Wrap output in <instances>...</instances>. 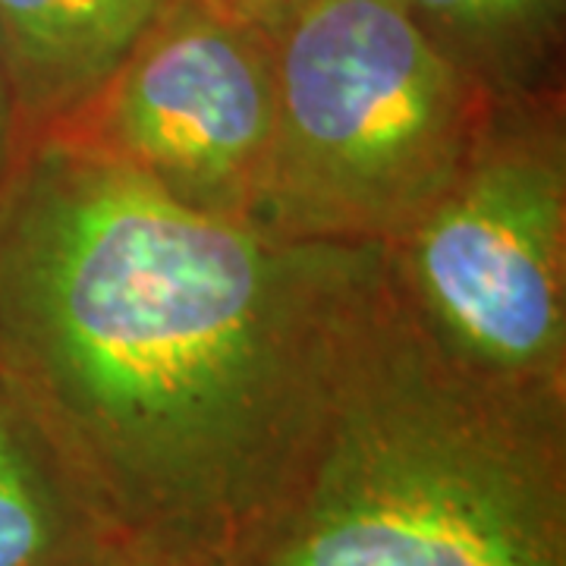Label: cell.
I'll use <instances>...</instances> for the list:
<instances>
[{
  "mask_svg": "<svg viewBox=\"0 0 566 566\" xmlns=\"http://www.w3.org/2000/svg\"><path fill=\"white\" fill-rule=\"evenodd\" d=\"M381 252L202 214L70 129L22 145L0 189V390L117 564H243Z\"/></svg>",
  "mask_w": 566,
  "mask_h": 566,
  "instance_id": "cell-1",
  "label": "cell"
},
{
  "mask_svg": "<svg viewBox=\"0 0 566 566\" xmlns=\"http://www.w3.org/2000/svg\"><path fill=\"white\" fill-rule=\"evenodd\" d=\"M240 566H566V387L504 381L450 353L385 249Z\"/></svg>",
  "mask_w": 566,
  "mask_h": 566,
  "instance_id": "cell-2",
  "label": "cell"
},
{
  "mask_svg": "<svg viewBox=\"0 0 566 566\" xmlns=\"http://www.w3.org/2000/svg\"><path fill=\"white\" fill-rule=\"evenodd\" d=\"M277 123L249 223L394 245L460 174L501 102L400 0H312L274 35Z\"/></svg>",
  "mask_w": 566,
  "mask_h": 566,
  "instance_id": "cell-3",
  "label": "cell"
},
{
  "mask_svg": "<svg viewBox=\"0 0 566 566\" xmlns=\"http://www.w3.org/2000/svg\"><path fill=\"white\" fill-rule=\"evenodd\" d=\"M385 249L450 353L504 381L566 387V151L547 98L501 95L463 170Z\"/></svg>",
  "mask_w": 566,
  "mask_h": 566,
  "instance_id": "cell-4",
  "label": "cell"
},
{
  "mask_svg": "<svg viewBox=\"0 0 566 566\" xmlns=\"http://www.w3.org/2000/svg\"><path fill=\"white\" fill-rule=\"evenodd\" d=\"M277 123L274 35L177 0L70 129L174 202L249 223Z\"/></svg>",
  "mask_w": 566,
  "mask_h": 566,
  "instance_id": "cell-5",
  "label": "cell"
},
{
  "mask_svg": "<svg viewBox=\"0 0 566 566\" xmlns=\"http://www.w3.org/2000/svg\"><path fill=\"white\" fill-rule=\"evenodd\" d=\"M177 0H0V63L22 145L92 104Z\"/></svg>",
  "mask_w": 566,
  "mask_h": 566,
  "instance_id": "cell-6",
  "label": "cell"
},
{
  "mask_svg": "<svg viewBox=\"0 0 566 566\" xmlns=\"http://www.w3.org/2000/svg\"><path fill=\"white\" fill-rule=\"evenodd\" d=\"M0 566H120L57 457L3 390Z\"/></svg>",
  "mask_w": 566,
  "mask_h": 566,
  "instance_id": "cell-7",
  "label": "cell"
},
{
  "mask_svg": "<svg viewBox=\"0 0 566 566\" xmlns=\"http://www.w3.org/2000/svg\"><path fill=\"white\" fill-rule=\"evenodd\" d=\"M453 61L497 95H526L554 48L560 0H400Z\"/></svg>",
  "mask_w": 566,
  "mask_h": 566,
  "instance_id": "cell-8",
  "label": "cell"
},
{
  "mask_svg": "<svg viewBox=\"0 0 566 566\" xmlns=\"http://www.w3.org/2000/svg\"><path fill=\"white\" fill-rule=\"evenodd\" d=\"M214 3L237 13L240 20L264 29L268 35H277L283 25L293 20L303 7H308L312 0H214Z\"/></svg>",
  "mask_w": 566,
  "mask_h": 566,
  "instance_id": "cell-9",
  "label": "cell"
},
{
  "mask_svg": "<svg viewBox=\"0 0 566 566\" xmlns=\"http://www.w3.org/2000/svg\"><path fill=\"white\" fill-rule=\"evenodd\" d=\"M22 151L20 123H17V111H13V98H10V85H7V73L0 63V189L10 177V170L17 167V158Z\"/></svg>",
  "mask_w": 566,
  "mask_h": 566,
  "instance_id": "cell-10",
  "label": "cell"
}]
</instances>
